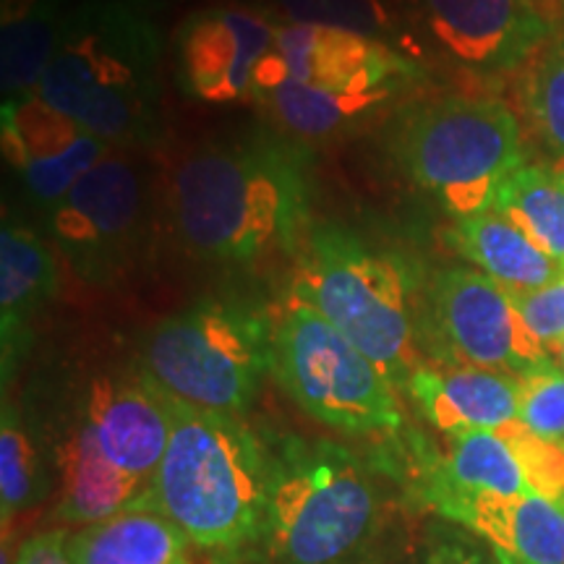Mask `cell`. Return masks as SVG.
I'll use <instances>...</instances> for the list:
<instances>
[{
  "instance_id": "9",
  "label": "cell",
  "mask_w": 564,
  "mask_h": 564,
  "mask_svg": "<svg viewBox=\"0 0 564 564\" xmlns=\"http://www.w3.org/2000/svg\"><path fill=\"white\" fill-rule=\"evenodd\" d=\"M150 217L147 173L137 162L108 154L51 209V230L79 278L110 288L137 270Z\"/></svg>"
},
{
  "instance_id": "25",
  "label": "cell",
  "mask_w": 564,
  "mask_h": 564,
  "mask_svg": "<svg viewBox=\"0 0 564 564\" xmlns=\"http://www.w3.org/2000/svg\"><path fill=\"white\" fill-rule=\"evenodd\" d=\"M523 108L541 144L564 162V42L531 63L523 79Z\"/></svg>"
},
{
  "instance_id": "6",
  "label": "cell",
  "mask_w": 564,
  "mask_h": 564,
  "mask_svg": "<svg viewBox=\"0 0 564 564\" xmlns=\"http://www.w3.org/2000/svg\"><path fill=\"white\" fill-rule=\"evenodd\" d=\"M394 162L444 209L484 215L507 175L525 165L523 137L499 100L449 97L408 112L392 133Z\"/></svg>"
},
{
  "instance_id": "5",
  "label": "cell",
  "mask_w": 564,
  "mask_h": 564,
  "mask_svg": "<svg viewBox=\"0 0 564 564\" xmlns=\"http://www.w3.org/2000/svg\"><path fill=\"white\" fill-rule=\"evenodd\" d=\"M411 295L403 257L333 223L312 230L291 291L293 301L322 314L394 387H408L421 366Z\"/></svg>"
},
{
  "instance_id": "13",
  "label": "cell",
  "mask_w": 564,
  "mask_h": 564,
  "mask_svg": "<svg viewBox=\"0 0 564 564\" xmlns=\"http://www.w3.org/2000/svg\"><path fill=\"white\" fill-rule=\"evenodd\" d=\"M3 154L32 199L53 209L91 167L110 154L108 141L55 112L37 95L3 102Z\"/></svg>"
},
{
  "instance_id": "4",
  "label": "cell",
  "mask_w": 564,
  "mask_h": 564,
  "mask_svg": "<svg viewBox=\"0 0 564 564\" xmlns=\"http://www.w3.org/2000/svg\"><path fill=\"white\" fill-rule=\"evenodd\" d=\"M379 525L377 486L343 444L288 436L270 453L262 541L272 564H352Z\"/></svg>"
},
{
  "instance_id": "22",
  "label": "cell",
  "mask_w": 564,
  "mask_h": 564,
  "mask_svg": "<svg viewBox=\"0 0 564 564\" xmlns=\"http://www.w3.org/2000/svg\"><path fill=\"white\" fill-rule=\"evenodd\" d=\"M66 11L61 0H3L0 17V76L3 102H19L37 95L55 47Z\"/></svg>"
},
{
  "instance_id": "23",
  "label": "cell",
  "mask_w": 564,
  "mask_h": 564,
  "mask_svg": "<svg viewBox=\"0 0 564 564\" xmlns=\"http://www.w3.org/2000/svg\"><path fill=\"white\" fill-rule=\"evenodd\" d=\"M491 209L564 270V186L554 171L523 165L507 175Z\"/></svg>"
},
{
  "instance_id": "29",
  "label": "cell",
  "mask_w": 564,
  "mask_h": 564,
  "mask_svg": "<svg viewBox=\"0 0 564 564\" xmlns=\"http://www.w3.org/2000/svg\"><path fill=\"white\" fill-rule=\"evenodd\" d=\"M510 299L539 343L560 356L564 345V278L535 291L510 293Z\"/></svg>"
},
{
  "instance_id": "26",
  "label": "cell",
  "mask_w": 564,
  "mask_h": 564,
  "mask_svg": "<svg viewBox=\"0 0 564 564\" xmlns=\"http://www.w3.org/2000/svg\"><path fill=\"white\" fill-rule=\"evenodd\" d=\"M291 24L329 26L382 40L392 32V13L384 0H280Z\"/></svg>"
},
{
  "instance_id": "30",
  "label": "cell",
  "mask_w": 564,
  "mask_h": 564,
  "mask_svg": "<svg viewBox=\"0 0 564 564\" xmlns=\"http://www.w3.org/2000/svg\"><path fill=\"white\" fill-rule=\"evenodd\" d=\"M68 535L63 531H47L40 535H32L19 549L13 564H74L68 556Z\"/></svg>"
},
{
  "instance_id": "16",
  "label": "cell",
  "mask_w": 564,
  "mask_h": 564,
  "mask_svg": "<svg viewBox=\"0 0 564 564\" xmlns=\"http://www.w3.org/2000/svg\"><path fill=\"white\" fill-rule=\"evenodd\" d=\"M408 392L423 419L449 436L497 432L518 419L520 382L512 373L460 364H421L411 373Z\"/></svg>"
},
{
  "instance_id": "1",
  "label": "cell",
  "mask_w": 564,
  "mask_h": 564,
  "mask_svg": "<svg viewBox=\"0 0 564 564\" xmlns=\"http://www.w3.org/2000/svg\"><path fill=\"white\" fill-rule=\"evenodd\" d=\"M173 215L183 243L207 262L291 251L312 215V158L267 131L199 147L173 175Z\"/></svg>"
},
{
  "instance_id": "7",
  "label": "cell",
  "mask_w": 564,
  "mask_h": 564,
  "mask_svg": "<svg viewBox=\"0 0 564 564\" xmlns=\"http://www.w3.org/2000/svg\"><path fill=\"white\" fill-rule=\"evenodd\" d=\"M274 324L259 308L209 299L158 322L141 369L183 403L241 415L272 369Z\"/></svg>"
},
{
  "instance_id": "31",
  "label": "cell",
  "mask_w": 564,
  "mask_h": 564,
  "mask_svg": "<svg viewBox=\"0 0 564 564\" xmlns=\"http://www.w3.org/2000/svg\"><path fill=\"white\" fill-rule=\"evenodd\" d=\"M426 564H497V560L463 535H444L429 549Z\"/></svg>"
},
{
  "instance_id": "33",
  "label": "cell",
  "mask_w": 564,
  "mask_h": 564,
  "mask_svg": "<svg viewBox=\"0 0 564 564\" xmlns=\"http://www.w3.org/2000/svg\"><path fill=\"white\" fill-rule=\"evenodd\" d=\"M560 358H562V366H564V345H562V350H560Z\"/></svg>"
},
{
  "instance_id": "20",
  "label": "cell",
  "mask_w": 564,
  "mask_h": 564,
  "mask_svg": "<svg viewBox=\"0 0 564 564\" xmlns=\"http://www.w3.org/2000/svg\"><path fill=\"white\" fill-rule=\"evenodd\" d=\"M449 246L510 293L535 291L564 278L560 262L533 246L497 212L460 217L447 232Z\"/></svg>"
},
{
  "instance_id": "34",
  "label": "cell",
  "mask_w": 564,
  "mask_h": 564,
  "mask_svg": "<svg viewBox=\"0 0 564 564\" xmlns=\"http://www.w3.org/2000/svg\"><path fill=\"white\" fill-rule=\"evenodd\" d=\"M137 3H144V0H137Z\"/></svg>"
},
{
  "instance_id": "18",
  "label": "cell",
  "mask_w": 564,
  "mask_h": 564,
  "mask_svg": "<svg viewBox=\"0 0 564 564\" xmlns=\"http://www.w3.org/2000/svg\"><path fill=\"white\" fill-rule=\"evenodd\" d=\"M61 505L58 514L68 523H100L116 514L154 512L152 481L126 474L102 453L95 432L82 419L58 447Z\"/></svg>"
},
{
  "instance_id": "32",
  "label": "cell",
  "mask_w": 564,
  "mask_h": 564,
  "mask_svg": "<svg viewBox=\"0 0 564 564\" xmlns=\"http://www.w3.org/2000/svg\"><path fill=\"white\" fill-rule=\"evenodd\" d=\"M552 171L556 173V178L562 181V186H564V162H556V165L552 167Z\"/></svg>"
},
{
  "instance_id": "3",
  "label": "cell",
  "mask_w": 564,
  "mask_h": 564,
  "mask_svg": "<svg viewBox=\"0 0 564 564\" xmlns=\"http://www.w3.org/2000/svg\"><path fill=\"white\" fill-rule=\"evenodd\" d=\"M171 413V442L152 481L154 512L212 552H236L262 539L270 453L257 434L238 415L204 411L178 398Z\"/></svg>"
},
{
  "instance_id": "11",
  "label": "cell",
  "mask_w": 564,
  "mask_h": 564,
  "mask_svg": "<svg viewBox=\"0 0 564 564\" xmlns=\"http://www.w3.org/2000/svg\"><path fill=\"white\" fill-rule=\"evenodd\" d=\"M280 24L243 6H212L175 32V82L188 100L232 105L253 97L259 68L270 58Z\"/></svg>"
},
{
  "instance_id": "15",
  "label": "cell",
  "mask_w": 564,
  "mask_h": 564,
  "mask_svg": "<svg viewBox=\"0 0 564 564\" xmlns=\"http://www.w3.org/2000/svg\"><path fill=\"white\" fill-rule=\"evenodd\" d=\"M434 40L474 68H518L549 40L531 0H421Z\"/></svg>"
},
{
  "instance_id": "12",
  "label": "cell",
  "mask_w": 564,
  "mask_h": 564,
  "mask_svg": "<svg viewBox=\"0 0 564 564\" xmlns=\"http://www.w3.org/2000/svg\"><path fill=\"white\" fill-rule=\"evenodd\" d=\"M415 74V63L382 40L329 26L282 24L257 84L282 76L324 91H400Z\"/></svg>"
},
{
  "instance_id": "2",
  "label": "cell",
  "mask_w": 564,
  "mask_h": 564,
  "mask_svg": "<svg viewBox=\"0 0 564 564\" xmlns=\"http://www.w3.org/2000/svg\"><path fill=\"white\" fill-rule=\"evenodd\" d=\"M162 51L165 40L144 3L84 0L63 17L37 97L110 147H154L165 131Z\"/></svg>"
},
{
  "instance_id": "24",
  "label": "cell",
  "mask_w": 564,
  "mask_h": 564,
  "mask_svg": "<svg viewBox=\"0 0 564 564\" xmlns=\"http://www.w3.org/2000/svg\"><path fill=\"white\" fill-rule=\"evenodd\" d=\"M47 491V478L30 429L21 421L19 408L3 400L0 419V505L3 520L37 505Z\"/></svg>"
},
{
  "instance_id": "10",
  "label": "cell",
  "mask_w": 564,
  "mask_h": 564,
  "mask_svg": "<svg viewBox=\"0 0 564 564\" xmlns=\"http://www.w3.org/2000/svg\"><path fill=\"white\" fill-rule=\"evenodd\" d=\"M429 322L442 364L525 377L552 361L514 308L510 291L470 267L436 274L429 291Z\"/></svg>"
},
{
  "instance_id": "27",
  "label": "cell",
  "mask_w": 564,
  "mask_h": 564,
  "mask_svg": "<svg viewBox=\"0 0 564 564\" xmlns=\"http://www.w3.org/2000/svg\"><path fill=\"white\" fill-rule=\"evenodd\" d=\"M497 434L512 449L528 489L539 497L564 505V444L533 434L518 419L499 426Z\"/></svg>"
},
{
  "instance_id": "19",
  "label": "cell",
  "mask_w": 564,
  "mask_h": 564,
  "mask_svg": "<svg viewBox=\"0 0 564 564\" xmlns=\"http://www.w3.org/2000/svg\"><path fill=\"white\" fill-rule=\"evenodd\" d=\"M58 291V264L40 236L21 225H3L0 232V345L3 382L17 369L26 345L30 324Z\"/></svg>"
},
{
  "instance_id": "8",
  "label": "cell",
  "mask_w": 564,
  "mask_h": 564,
  "mask_svg": "<svg viewBox=\"0 0 564 564\" xmlns=\"http://www.w3.org/2000/svg\"><path fill=\"white\" fill-rule=\"evenodd\" d=\"M272 371L282 390L324 426L350 434H390L403 426L394 384L306 303L291 299L274 322Z\"/></svg>"
},
{
  "instance_id": "14",
  "label": "cell",
  "mask_w": 564,
  "mask_h": 564,
  "mask_svg": "<svg viewBox=\"0 0 564 564\" xmlns=\"http://www.w3.org/2000/svg\"><path fill=\"white\" fill-rule=\"evenodd\" d=\"M171 392L144 369L137 373H102L91 379L84 419L102 453L126 474L154 481L171 442Z\"/></svg>"
},
{
  "instance_id": "28",
  "label": "cell",
  "mask_w": 564,
  "mask_h": 564,
  "mask_svg": "<svg viewBox=\"0 0 564 564\" xmlns=\"http://www.w3.org/2000/svg\"><path fill=\"white\" fill-rule=\"evenodd\" d=\"M520 382L518 421L533 434L564 444V366L549 361Z\"/></svg>"
},
{
  "instance_id": "17",
  "label": "cell",
  "mask_w": 564,
  "mask_h": 564,
  "mask_svg": "<svg viewBox=\"0 0 564 564\" xmlns=\"http://www.w3.org/2000/svg\"><path fill=\"white\" fill-rule=\"evenodd\" d=\"M442 518L481 535L497 564H564V505L539 494H474Z\"/></svg>"
},
{
  "instance_id": "21",
  "label": "cell",
  "mask_w": 564,
  "mask_h": 564,
  "mask_svg": "<svg viewBox=\"0 0 564 564\" xmlns=\"http://www.w3.org/2000/svg\"><path fill=\"white\" fill-rule=\"evenodd\" d=\"M74 564H188V535L150 510L116 514L68 535Z\"/></svg>"
}]
</instances>
